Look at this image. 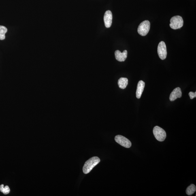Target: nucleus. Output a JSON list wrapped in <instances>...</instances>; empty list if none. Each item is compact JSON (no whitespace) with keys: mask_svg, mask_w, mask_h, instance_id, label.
Segmentation results:
<instances>
[{"mask_svg":"<svg viewBox=\"0 0 196 196\" xmlns=\"http://www.w3.org/2000/svg\"><path fill=\"white\" fill-rule=\"evenodd\" d=\"M100 162V159L97 157H93L90 158L85 163L83 167V172L85 174H88Z\"/></svg>","mask_w":196,"mask_h":196,"instance_id":"nucleus-1","label":"nucleus"},{"mask_svg":"<svg viewBox=\"0 0 196 196\" xmlns=\"http://www.w3.org/2000/svg\"><path fill=\"white\" fill-rule=\"evenodd\" d=\"M170 26L174 30L180 29L184 25V20L181 16H176L171 19Z\"/></svg>","mask_w":196,"mask_h":196,"instance_id":"nucleus-2","label":"nucleus"},{"mask_svg":"<svg viewBox=\"0 0 196 196\" xmlns=\"http://www.w3.org/2000/svg\"><path fill=\"white\" fill-rule=\"evenodd\" d=\"M153 133L156 139L160 142H163L166 138V134L165 130L158 126L154 128Z\"/></svg>","mask_w":196,"mask_h":196,"instance_id":"nucleus-3","label":"nucleus"},{"mask_svg":"<svg viewBox=\"0 0 196 196\" xmlns=\"http://www.w3.org/2000/svg\"><path fill=\"white\" fill-rule=\"evenodd\" d=\"M150 27V22L148 20H145L141 23L138 28V33L142 36H145L149 31Z\"/></svg>","mask_w":196,"mask_h":196,"instance_id":"nucleus-4","label":"nucleus"},{"mask_svg":"<svg viewBox=\"0 0 196 196\" xmlns=\"http://www.w3.org/2000/svg\"><path fill=\"white\" fill-rule=\"evenodd\" d=\"M115 140L118 144L125 148H129L131 146V143L127 138L121 135H117L115 137Z\"/></svg>","mask_w":196,"mask_h":196,"instance_id":"nucleus-5","label":"nucleus"},{"mask_svg":"<svg viewBox=\"0 0 196 196\" xmlns=\"http://www.w3.org/2000/svg\"><path fill=\"white\" fill-rule=\"evenodd\" d=\"M157 52L158 56L161 60H165L166 58V47L164 41H161L159 43L158 46Z\"/></svg>","mask_w":196,"mask_h":196,"instance_id":"nucleus-6","label":"nucleus"},{"mask_svg":"<svg viewBox=\"0 0 196 196\" xmlns=\"http://www.w3.org/2000/svg\"><path fill=\"white\" fill-rule=\"evenodd\" d=\"M113 16L111 11L108 10L105 12L103 20L105 27L107 28H110L112 25Z\"/></svg>","mask_w":196,"mask_h":196,"instance_id":"nucleus-7","label":"nucleus"},{"mask_svg":"<svg viewBox=\"0 0 196 196\" xmlns=\"http://www.w3.org/2000/svg\"><path fill=\"white\" fill-rule=\"evenodd\" d=\"M182 92L180 87H177L173 90L170 96V100L173 101L176 100L177 98L181 97Z\"/></svg>","mask_w":196,"mask_h":196,"instance_id":"nucleus-8","label":"nucleus"},{"mask_svg":"<svg viewBox=\"0 0 196 196\" xmlns=\"http://www.w3.org/2000/svg\"><path fill=\"white\" fill-rule=\"evenodd\" d=\"M127 55L128 52L127 50H124L122 53L119 50H117L115 52V56L116 59L120 62L125 61L127 59Z\"/></svg>","mask_w":196,"mask_h":196,"instance_id":"nucleus-9","label":"nucleus"},{"mask_svg":"<svg viewBox=\"0 0 196 196\" xmlns=\"http://www.w3.org/2000/svg\"><path fill=\"white\" fill-rule=\"evenodd\" d=\"M145 86V83L142 80L139 81L138 84L136 96L137 99H139L142 95Z\"/></svg>","mask_w":196,"mask_h":196,"instance_id":"nucleus-10","label":"nucleus"},{"mask_svg":"<svg viewBox=\"0 0 196 196\" xmlns=\"http://www.w3.org/2000/svg\"><path fill=\"white\" fill-rule=\"evenodd\" d=\"M128 80L127 78H121L119 79L118 84L119 87L122 89H124L128 85Z\"/></svg>","mask_w":196,"mask_h":196,"instance_id":"nucleus-11","label":"nucleus"},{"mask_svg":"<svg viewBox=\"0 0 196 196\" xmlns=\"http://www.w3.org/2000/svg\"><path fill=\"white\" fill-rule=\"evenodd\" d=\"M196 191V186L194 184H191V185L188 187L186 190V193L188 195H192L195 193Z\"/></svg>","mask_w":196,"mask_h":196,"instance_id":"nucleus-12","label":"nucleus"},{"mask_svg":"<svg viewBox=\"0 0 196 196\" xmlns=\"http://www.w3.org/2000/svg\"><path fill=\"white\" fill-rule=\"evenodd\" d=\"M7 31V29L5 26H0V40H3L5 38V34Z\"/></svg>","mask_w":196,"mask_h":196,"instance_id":"nucleus-13","label":"nucleus"},{"mask_svg":"<svg viewBox=\"0 0 196 196\" xmlns=\"http://www.w3.org/2000/svg\"><path fill=\"white\" fill-rule=\"evenodd\" d=\"M10 190L8 186H6L4 188L2 193L5 195L7 194L10 193Z\"/></svg>","mask_w":196,"mask_h":196,"instance_id":"nucleus-14","label":"nucleus"},{"mask_svg":"<svg viewBox=\"0 0 196 196\" xmlns=\"http://www.w3.org/2000/svg\"><path fill=\"white\" fill-rule=\"evenodd\" d=\"M188 95H189L190 99H193L194 98L196 97V92H189Z\"/></svg>","mask_w":196,"mask_h":196,"instance_id":"nucleus-15","label":"nucleus"},{"mask_svg":"<svg viewBox=\"0 0 196 196\" xmlns=\"http://www.w3.org/2000/svg\"><path fill=\"white\" fill-rule=\"evenodd\" d=\"M4 188V186L3 184H2L0 186V191L2 192V193Z\"/></svg>","mask_w":196,"mask_h":196,"instance_id":"nucleus-16","label":"nucleus"}]
</instances>
